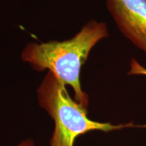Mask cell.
Returning a JSON list of instances; mask_svg holds the SVG:
<instances>
[{
  "label": "cell",
  "instance_id": "6da1fadb",
  "mask_svg": "<svg viewBox=\"0 0 146 146\" xmlns=\"http://www.w3.org/2000/svg\"><path fill=\"white\" fill-rule=\"evenodd\" d=\"M108 36L106 24L92 20L70 39L29 43L21 57L36 70H48L66 86H70L74 100L87 108L89 96L82 89L81 70L91 50Z\"/></svg>",
  "mask_w": 146,
  "mask_h": 146
},
{
  "label": "cell",
  "instance_id": "7a4b0ae2",
  "mask_svg": "<svg viewBox=\"0 0 146 146\" xmlns=\"http://www.w3.org/2000/svg\"><path fill=\"white\" fill-rule=\"evenodd\" d=\"M39 104L54 121L50 146H74L76 139L94 131L108 133L127 128H146L133 123L113 125L90 119L88 110L70 96L66 85L49 71L37 89Z\"/></svg>",
  "mask_w": 146,
  "mask_h": 146
},
{
  "label": "cell",
  "instance_id": "3957f363",
  "mask_svg": "<svg viewBox=\"0 0 146 146\" xmlns=\"http://www.w3.org/2000/svg\"><path fill=\"white\" fill-rule=\"evenodd\" d=\"M120 32L146 55V0H106Z\"/></svg>",
  "mask_w": 146,
  "mask_h": 146
},
{
  "label": "cell",
  "instance_id": "277c9868",
  "mask_svg": "<svg viewBox=\"0 0 146 146\" xmlns=\"http://www.w3.org/2000/svg\"><path fill=\"white\" fill-rule=\"evenodd\" d=\"M128 75H143L146 76V68L143 66L135 58H132L130 62V69Z\"/></svg>",
  "mask_w": 146,
  "mask_h": 146
},
{
  "label": "cell",
  "instance_id": "5b68a950",
  "mask_svg": "<svg viewBox=\"0 0 146 146\" xmlns=\"http://www.w3.org/2000/svg\"><path fill=\"white\" fill-rule=\"evenodd\" d=\"M16 146H35V143L32 139H29L23 140Z\"/></svg>",
  "mask_w": 146,
  "mask_h": 146
}]
</instances>
